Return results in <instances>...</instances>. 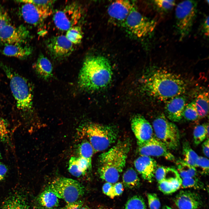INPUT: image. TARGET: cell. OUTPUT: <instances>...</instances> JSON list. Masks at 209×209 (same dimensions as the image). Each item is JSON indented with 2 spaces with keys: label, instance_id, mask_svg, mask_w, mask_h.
Returning <instances> with one entry per match:
<instances>
[{
  "label": "cell",
  "instance_id": "cb8c5ba5",
  "mask_svg": "<svg viewBox=\"0 0 209 209\" xmlns=\"http://www.w3.org/2000/svg\"><path fill=\"white\" fill-rule=\"evenodd\" d=\"M37 201L39 204L45 208L51 209L58 205V198L52 191L47 189L38 196Z\"/></svg>",
  "mask_w": 209,
  "mask_h": 209
},
{
  "label": "cell",
  "instance_id": "4dcf8cb0",
  "mask_svg": "<svg viewBox=\"0 0 209 209\" xmlns=\"http://www.w3.org/2000/svg\"><path fill=\"white\" fill-rule=\"evenodd\" d=\"M125 209H147L145 201L139 195L134 196L127 202Z\"/></svg>",
  "mask_w": 209,
  "mask_h": 209
},
{
  "label": "cell",
  "instance_id": "ab89813d",
  "mask_svg": "<svg viewBox=\"0 0 209 209\" xmlns=\"http://www.w3.org/2000/svg\"><path fill=\"white\" fill-rule=\"evenodd\" d=\"M10 19L7 11L0 6V31L6 26L10 23Z\"/></svg>",
  "mask_w": 209,
  "mask_h": 209
},
{
  "label": "cell",
  "instance_id": "3957f363",
  "mask_svg": "<svg viewBox=\"0 0 209 209\" xmlns=\"http://www.w3.org/2000/svg\"><path fill=\"white\" fill-rule=\"evenodd\" d=\"M130 146L129 139L120 140L99 155L98 172L101 179L112 184L118 181L125 165Z\"/></svg>",
  "mask_w": 209,
  "mask_h": 209
},
{
  "label": "cell",
  "instance_id": "7a4b0ae2",
  "mask_svg": "<svg viewBox=\"0 0 209 209\" xmlns=\"http://www.w3.org/2000/svg\"><path fill=\"white\" fill-rule=\"evenodd\" d=\"M144 87L149 95L162 101L181 95L186 89L185 83L179 76L161 69L156 70L149 75Z\"/></svg>",
  "mask_w": 209,
  "mask_h": 209
},
{
  "label": "cell",
  "instance_id": "f907efd6",
  "mask_svg": "<svg viewBox=\"0 0 209 209\" xmlns=\"http://www.w3.org/2000/svg\"><path fill=\"white\" fill-rule=\"evenodd\" d=\"M1 154L0 152V159H1Z\"/></svg>",
  "mask_w": 209,
  "mask_h": 209
},
{
  "label": "cell",
  "instance_id": "74e56055",
  "mask_svg": "<svg viewBox=\"0 0 209 209\" xmlns=\"http://www.w3.org/2000/svg\"><path fill=\"white\" fill-rule=\"evenodd\" d=\"M9 133L7 121L4 119L0 117V138L3 141L8 140Z\"/></svg>",
  "mask_w": 209,
  "mask_h": 209
},
{
  "label": "cell",
  "instance_id": "7402d4cb",
  "mask_svg": "<svg viewBox=\"0 0 209 209\" xmlns=\"http://www.w3.org/2000/svg\"><path fill=\"white\" fill-rule=\"evenodd\" d=\"M26 196L21 193H14L3 202L0 209H29Z\"/></svg>",
  "mask_w": 209,
  "mask_h": 209
},
{
  "label": "cell",
  "instance_id": "30bf717a",
  "mask_svg": "<svg viewBox=\"0 0 209 209\" xmlns=\"http://www.w3.org/2000/svg\"><path fill=\"white\" fill-rule=\"evenodd\" d=\"M124 22L127 28L138 37H145L152 34L156 25L155 21L143 16L134 7Z\"/></svg>",
  "mask_w": 209,
  "mask_h": 209
},
{
  "label": "cell",
  "instance_id": "ffe728a7",
  "mask_svg": "<svg viewBox=\"0 0 209 209\" xmlns=\"http://www.w3.org/2000/svg\"><path fill=\"white\" fill-rule=\"evenodd\" d=\"M134 7L129 1H116L109 5L107 12L109 16L114 20L124 22Z\"/></svg>",
  "mask_w": 209,
  "mask_h": 209
},
{
  "label": "cell",
  "instance_id": "b9f144b4",
  "mask_svg": "<svg viewBox=\"0 0 209 209\" xmlns=\"http://www.w3.org/2000/svg\"><path fill=\"white\" fill-rule=\"evenodd\" d=\"M19 3H28L38 6H51L54 1L51 0H20L17 1Z\"/></svg>",
  "mask_w": 209,
  "mask_h": 209
},
{
  "label": "cell",
  "instance_id": "ee69618b",
  "mask_svg": "<svg viewBox=\"0 0 209 209\" xmlns=\"http://www.w3.org/2000/svg\"><path fill=\"white\" fill-rule=\"evenodd\" d=\"M82 203L80 201L67 203L64 209H81L82 206Z\"/></svg>",
  "mask_w": 209,
  "mask_h": 209
},
{
  "label": "cell",
  "instance_id": "ac0fdd59",
  "mask_svg": "<svg viewBox=\"0 0 209 209\" xmlns=\"http://www.w3.org/2000/svg\"><path fill=\"white\" fill-rule=\"evenodd\" d=\"M186 105L185 98L181 95L167 100L165 107V114L167 118L173 122L180 121L183 118Z\"/></svg>",
  "mask_w": 209,
  "mask_h": 209
},
{
  "label": "cell",
  "instance_id": "9c48e42d",
  "mask_svg": "<svg viewBox=\"0 0 209 209\" xmlns=\"http://www.w3.org/2000/svg\"><path fill=\"white\" fill-rule=\"evenodd\" d=\"M82 15L81 6L77 2H72L56 11L53 16V21L58 29L67 31L77 26Z\"/></svg>",
  "mask_w": 209,
  "mask_h": 209
},
{
  "label": "cell",
  "instance_id": "5b68a950",
  "mask_svg": "<svg viewBox=\"0 0 209 209\" xmlns=\"http://www.w3.org/2000/svg\"><path fill=\"white\" fill-rule=\"evenodd\" d=\"M83 131L94 153L105 150L115 143L119 133L118 129L114 126L91 122L84 126Z\"/></svg>",
  "mask_w": 209,
  "mask_h": 209
},
{
  "label": "cell",
  "instance_id": "83f0119b",
  "mask_svg": "<svg viewBox=\"0 0 209 209\" xmlns=\"http://www.w3.org/2000/svg\"><path fill=\"white\" fill-rule=\"evenodd\" d=\"M183 153L184 161L195 168L199 156L192 149L188 141L184 142L183 144Z\"/></svg>",
  "mask_w": 209,
  "mask_h": 209
},
{
  "label": "cell",
  "instance_id": "7c38bea8",
  "mask_svg": "<svg viewBox=\"0 0 209 209\" xmlns=\"http://www.w3.org/2000/svg\"><path fill=\"white\" fill-rule=\"evenodd\" d=\"M30 37L29 31L25 26H17L10 23L6 25L0 31V44H23Z\"/></svg>",
  "mask_w": 209,
  "mask_h": 209
},
{
  "label": "cell",
  "instance_id": "d4e9b609",
  "mask_svg": "<svg viewBox=\"0 0 209 209\" xmlns=\"http://www.w3.org/2000/svg\"><path fill=\"white\" fill-rule=\"evenodd\" d=\"M208 93L204 92L200 93L194 101L199 118H203L207 116L209 111Z\"/></svg>",
  "mask_w": 209,
  "mask_h": 209
},
{
  "label": "cell",
  "instance_id": "d590c367",
  "mask_svg": "<svg viewBox=\"0 0 209 209\" xmlns=\"http://www.w3.org/2000/svg\"><path fill=\"white\" fill-rule=\"evenodd\" d=\"M68 170L71 175L77 177L85 174L79 167L76 157L72 156L70 158L69 161Z\"/></svg>",
  "mask_w": 209,
  "mask_h": 209
},
{
  "label": "cell",
  "instance_id": "7dc6e473",
  "mask_svg": "<svg viewBox=\"0 0 209 209\" xmlns=\"http://www.w3.org/2000/svg\"><path fill=\"white\" fill-rule=\"evenodd\" d=\"M202 148L203 152L204 154L208 158L209 157V142L208 138L203 143Z\"/></svg>",
  "mask_w": 209,
  "mask_h": 209
},
{
  "label": "cell",
  "instance_id": "6da1fadb",
  "mask_svg": "<svg viewBox=\"0 0 209 209\" xmlns=\"http://www.w3.org/2000/svg\"><path fill=\"white\" fill-rule=\"evenodd\" d=\"M112 71L110 63L103 56L87 57L80 71L78 84L82 90L93 91L106 87L111 81Z\"/></svg>",
  "mask_w": 209,
  "mask_h": 209
},
{
  "label": "cell",
  "instance_id": "d6a6232c",
  "mask_svg": "<svg viewBox=\"0 0 209 209\" xmlns=\"http://www.w3.org/2000/svg\"><path fill=\"white\" fill-rule=\"evenodd\" d=\"M206 138H208L205 124L196 126L193 131L194 142L195 145H198L203 141Z\"/></svg>",
  "mask_w": 209,
  "mask_h": 209
},
{
  "label": "cell",
  "instance_id": "603a6c76",
  "mask_svg": "<svg viewBox=\"0 0 209 209\" xmlns=\"http://www.w3.org/2000/svg\"><path fill=\"white\" fill-rule=\"evenodd\" d=\"M34 66L36 73L42 78L47 79L52 76L53 71L52 64L43 55L39 56Z\"/></svg>",
  "mask_w": 209,
  "mask_h": 209
},
{
  "label": "cell",
  "instance_id": "4316f807",
  "mask_svg": "<svg viewBox=\"0 0 209 209\" xmlns=\"http://www.w3.org/2000/svg\"><path fill=\"white\" fill-rule=\"evenodd\" d=\"M177 170L181 179L196 176V168L188 164L184 160L179 159L176 162Z\"/></svg>",
  "mask_w": 209,
  "mask_h": 209
},
{
  "label": "cell",
  "instance_id": "d6986e66",
  "mask_svg": "<svg viewBox=\"0 0 209 209\" xmlns=\"http://www.w3.org/2000/svg\"><path fill=\"white\" fill-rule=\"evenodd\" d=\"M135 168L144 180L151 183L157 167L156 161L150 156H141L134 162Z\"/></svg>",
  "mask_w": 209,
  "mask_h": 209
},
{
  "label": "cell",
  "instance_id": "f546056e",
  "mask_svg": "<svg viewBox=\"0 0 209 209\" xmlns=\"http://www.w3.org/2000/svg\"><path fill=\"white\" fill-rule=\"evenodd\" d=\"M65 36L73 44L80 43L83 37L81 28L77 26L71 28L67 31Z\"/></svg>",
  "mask_w": 209,
  "mask_h": 209
},
{
  "label": "cell",
  "instance_id": "5bb4252c",
  "mask_svg": "<svg viewBox=\"0 0 209 209\" xmlns=\"http://www.w3.org/2000/svg\"><path fill=\"white\" fill-rule=\"evenodd\" d=\"M46 46L51 55L57 59L67 57L74 50L73 44L63 35L51 37L47 41Z\"/></svg>",
  "mask_w": 209,
  "mask_h": 209
},
{
  "label": "cell",
  "instance_id": "8992f818",
  "mask_svg": "<svg viewBox=\"0 0 209 209\" xmlns=\"http://www.w3.org/2000/svg\"><path fill=\"white\" fill-rule=\"evenodd\" d=\"M196 1L186 0L178 4L175 9V28L181 40L190 33L197 13Z\"/></svg>",
  "mask_w": 209,
  "mask_h": 209
},
{
  "label": "cell",
  "instance_id": "44dd1931",
  "mask_svg": "<svg viewBox=\"0 0 209 209\" xmlns=\"http://www.w3.org/2000/svg\"><path fill=\"white\" fill-rule=\"evenodd\" d=\"M2 52L6 56L24 59L31 54L32 49L30 46L26 45L8 44L5 45Z\"/></svg>",
  "mask_w": 209,
  "mask_h": 209
},
{
  "label": "cell",
  "instance_id": "484cf974",
  "mask_svg": "<svg viewBox=\"0 0 209 209\" xmlns=\"http://www.w3.org/2000/svg\"><path fill=\"white\" fill-rule=\"evenodd\" d=\"M122 181L124 186L129 189L137 188L140 184V179L136 172L131 167L128 168L124 173Z\"/></svg>",
  "mask_w": 209,
  "mask_h": 209
},
{
  "label": "cell",
  "instance_id": "681fc988",
  "mask_svg": "<svg viewBox=\"0 0 209 209\" xmlns=\"http://www.w3.org/2000/svg\"><path fill=\"white\" fill-rule=\"evenodd\" d=\"M81 209H91L89 208L88 207H87V206H83L81 208Z\"/></svg>",
  "mask_w": 209,
  "mask_h": 209
},
{
  "label": "cell",
  "instance_id": "277c9868",
  "mask_svg": "<svg viewBox=\"0 0 209 209\" xmlns=\"http://www.w3.org/2000/svg\"><path fill=\"white\" fill-rule=\"evenodd\" d=\"M0 66L9 80L18 109L25 113L30 112L33 108V93L29 82L11 68L1 63Z\"/></svg>",
  "mask_w": 209,
  "mask_h": 209
},
{
  "label": "cell",
  "instance_id": "c3c4849f",
  "mask_svg": "<svg viewBox=\"0 0 209 209\" xmlns=\"http://www.w3.org/2000/svg\"><path fill=\"white\" fill-rule=\"evenodd\" d=\"M162 209H172V208H171L170 207L167 206H165L163 207Z\"/></svg>",
  "mask_w": 209,
  "mask_h": 209
},
{
  "label": "cell",
  "instance_id": "ba28073f",
  "mask_svg": "<svg viewBox=\"0 0 209 209\" xmlns=\"http://www.w3.org/2000/svg\"><path fill=\"white\" fill-rule=\"evenodd\" d=\"M46 188L67 203L77 201L84 192V186L79 182L64 177L56 179Z\"/></svg>",
  "mask_w": 209,
  "mask_h": 209
},
{
  "label": "cell",
  "instance_id": "9a60e30c",
  "mask_svg": "<svg viewBox=\"0 0 209 209\" xmlns=\"http://www.w3.org/2000/svg\"><path fill=\"white\" fill-rule=\"evenodd\" d=\"M131 127L137 142L147 141L153 137V129L149 122L143 116L137 115L131 121Z\"/></svg>",
  "mask_w": 209,
  "mask_h": 209
},
{
  "label": "cell",
  "instance_id": "f1b7e54d",
  "mask_svg": "<svg viewBox=\"0 0 209 209\" xmlns=\"http://www.w3.org/2000/svg\"><path fill=\"white\" fill-rule=\"evenodd\" d=\"M79 156L83 157L91 161V158L94 153L93 149L87 140H84L79 144L78 148Z\"/></svg>",
  "mask_w": 209,
  "mask_h": 209
},
{
  "label": "cell",
  "instance_id": "8d00e7d4",
  "mask_svg": "<svg viewBox=\"0 0 209 209\" xmlns=\"http://www.w3.org/2000/svg\"><path fill=\"white\" fill-rule=\"evenodd\" d=\"M148 204L150 209H160L161 204L157 194L154 193L147 194Z\"/></svg>",
  "mask_w": 209,
  "mask_h": 209
},
{
  "label": "cell",
  "instance_id": "2e32d148",
  "mask_svg": "<svg viewBox=\"0 0 209 209\" xmlns=\"http://www.w3.org/2000/svg\"><path fill=\"white\" fill-rule=\"evenodd\" d=\"M182 179L176 169L167 167L163 180L158 183L160 191L165 194H170L174 192L181 187Z\"/></svg>",
  "mask_w": 209,
  "mask_h": 209
},
{
  "label": "cell",
  "instance_id": "60d3db41",
  "mask_svg": "<svg viewBox=\"0 0 209 209\" xmlns=\"http://www.w3.org/2000/svg\"><path fill=\"white\" fill-rule=\"evenodd\" d=\"M102 190L105 194L111 199L116 196L113 184L107 182L103 185Z\"/></svg>",
  "mask_w": 209,
  "mask_h": 209
},
{
  "label": "cell",
  "instance_id": "f35d334b",
  "mask_svg": "<svg viewBox=\"0 0 209 209\" xmlns=\"http://www.w3.org/2000/svg\"><path fill=\"white\" fill-rule=\"evenodd\" d=\"M209 160L208 158L199 156L197 160L196 167H199L203 174L208 175L209 173Z\"/></svg>",
  "mask_w": 209,
  "mask_h": 209
},
{
  "label": "cell",
  "instance_id": "1f68e13d",
  "mask_svg": "<svg viewBox=\"0 0 209 209\" xmlns=\"http://www.w3.org/2000/svg\"><path fill=\"white\" fill-rule=\"evenodd\" d=\"M183 117L186 120L190 121H195L199 118L194 101L185 105L183 112Z\"/></svg>",
  "mask_w": 209,
  "mask_h": 209
},
{
  "label": "cell",
  "instance_id": "e0dca14e",
  "mask_svg": "<svg viewBox=\"0 0 209 209\" xmlns=\"http://www.w3.org/2000/svg\"><path fill=\"white\" fill-rule=\"evenodd\" d=\"M174 202L179 209H197L202 205L200 195L189 190H181L176 195Z\"/></svg>",
  "mask_w": 209,
  "mask_h": 209
},
{
  "label": "cell",
  "instance_id": "52a82bcc",
  "mask_svg": "<svg viewBox=\"0 0 209 209\" xmlns=\"http://www.w3.org/2000/svg\"><path fill=\"white\" fill-rule=\"evenodd\" d=\"M156 138L168 149L175 150L179 144L180 134L177 126L163 114L157 116L152 123Z\"/></svg>",
  "mask_w": 209,
  "mask_h": 209
},
{
  "label": "cell",
  "instance_id": "f6af8a7d",
  "mask_svg": "<svg viewBox=\"0 0 209 209\" xmlns=\"http://www.w3.org/2000/svg\"><path fill=\"white\" fill-rule=\"evenodd\" d=\"M113 188L116 196L120 195L124 190L123 185L120 182L115 183L113 184Z\"/></svg>",
  "mask_w": 209,
  "mask_h": 209
},
{
  "label": "cell",
  "instance_id": "836d02e7",
  "mask_svg": "<svg viewBox=\"0 0 209 209\" xmlns=\"http://www.w3.org/2000/svg\"><path fill=\"white\" fill-rule=\"evenodd\" d=\"M203 183L196 176L182 179L181 185L183 188H192L201 189L204 188Z\"/></svg>",
  "mask_w": 209,
  "mask_h": 209
},
{
  "label": "cell",
  "instance_id": "7bdbcfd3",
  "mask_svg": "<svg viewBox=\"0 0 209 209\" xmlns=\"http://www.w3.org/2000/svg\"><path fill=\"white\" fill-rule=\"evenodd\" d=\"M201 30L205 36L208 37L209 17L206 16L204 19L201 26Z\"/></svg>",
  "mask_w": 209,
  "mask_h": 209
},
{
  "label": "cell",
  "instance_id": "8fae6325",
  "mask_svg": "<svg viewBox=\"0 0 209 209\" xmlns=\"http://www.w3.org/2000/svg\"><path fill=\"white\" fill-rule=\"evenodd\" d=\"M21 6L20 13L27 24L37 26L40 24L52 14L51 6H38L25 3Z\"/></svg>",
  "mask_w": 209,
  "mask_h": 209
},
{
  "label": "cell",
  "instance_id": "e575fe53",
  "mask_svg": "<svg viewBox=\"0 0 209 209\" xmlns=\"http://www.w3.org/2000/svg\"><path fill=\"white\" fill-rule=\"evenodd\" d=\"M153 3L158 10L163 12L170 11L175 4L174 0H156L153 1Z\"/></svg>",
  "mask_w": 209,
  "mask_h": 209
},
{
  "label": "cell",
  "instance_id": "bcb514c9",
  "mask_svg": "<svg viewBox=\"0 0 209 209\" xmlns=\"http://www.w3.org/2000/svg\"><path fill=\"white\" fill-rule=\"evenodd\" d=\"M8 171V169L7 166L0 162V181L4 179Z\"/></svg>",
  "mask_w": 209,
  "mask_h": 209
},
{
  "label": "cell",
  "instance_id": "4fadbf2b",
  "mask_svg": "<svg viewBox=\"0 0 209 209\" xmlns=\"http://www.w3.org/2000/svg\"><path fill=\"white\" fill-rule=\"evenodd\" d=\"M138 150L140 156H162L166 159L174 161V155L164 144L156 137H153L145 142H137Z\"/></svg>",
  "mask_w": 209,
  "mask_h": 209
}]
</instances>
